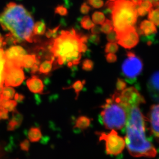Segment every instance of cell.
I'll return each instance as SVG.
<instances>
[{"label": "cell", "mask_w": 159, "mask_h": 159, "mask_svg": "<svg viewBox=\"0 0 159 159\" xmlns=\"http://www.w3.org/2000/svg\"><path fill=\"white\" fill-rule=\"evenodd\" d=\"M140 105H133L129 110L126 125L125 140L129 153L135 158H155L156 148L146 135V119Z\"/></svg>", "instance_id": "obj_1"}, {"label": "cell", "mask_w": 159, "mask_h": 159, "mask_svg": "<svg viewBox=\"0 0 159 159\" xmlns=\"http://www.w3.org/2000/svg\"><path fill=\"white\" fill-rule=\"evenodd\" d=\"M0 24L5 30H9L17 38L33 42L34 19L22 5L10 2L0 14Z\"/></svg>", "instance_id": "obj_2"}, {"label": "cell", "mask_w": 159, "mask_h": 159, "mask_svg": "<svg viewBox=\"0 0 159 159\" xmlns=\"http://www.w3.org/2000/svg\"><path fill=\"white\" fill-rule=\"evenodd\" d=\"M80 34L75 30L62 31L57 36L52 45L51 51L54 58H57L59 65H66L70 68H73L80 63L82 56Z\"/></svg>", "instance_id": "obj_3"}, {"label": "cell", "mask_w": 159, "mask_h": 159, "mask_svg": "<svg viewBox=\"0 0 159 159\" xmlns=\"http://www.w3.org/2000/svg\"><path fill=\"white\" fill-rule=\"evenodd\" d=\"M106 5L111 12L114 30L117 38L135 28L138 17L137 6L130 0L108 1Z\"/></svg>", "instance_id": "obj_4"}, {"label": "cell", "mask_w": 159, "mask_h": 159, "mask_svg": "<svg viewBox=\"0 0 159 159\" xmlns=\"http://www.w3.org/2000/svg\"><path fill=\"white\" fill-rule=\"evenodd\" d=\"M101 108V119L106 128L119 130L126 126L130 108L120 101L119 92L107 99Z\"/></svg>", "instance_id": "obj_5"}, {"label": "cell", "mask_w": 159, "mask_h": 159, "mask_svg": "<svg viewBox=\"0 0 159 159\" xmlns=\"http://www.w3.org/2000/svg\"><path fill=\"white\" fill-rule=\"evenodd\" d=\"M127 57L122 64V75L125 81L134 84L142 72L143 64L141 59L131 51H128Z\"/></svg>", "instance_id": "obj_6"}, {"label": "cell", "mask_w": 159, "mask_h": 159, "mask_svg": "<svg viewBox=\"0 0 159 159\" xmlns=\"http://www.w3.org/2000/svg\"><path fill=\"white\" fill-rule=\"evenodd\" d=\"M100 141H104L107 155L117 156L122 153L126 146L125 138L119 135L116 130L108 133L98 132Z\"/></svg>", "instance_id": "obj_7"}, {"label": "cell", "mask_w": 159, "mask_h": 159, "mask_svg": "<svg viewBox=\"0 0 159 159\" xmlns=\"http://www.w3.org/2000/svg\"><path fill=\"white\" fill-rule=\"evenodd\" d=\"M119 96L120 101L129 108L133 105H140L145 103L144 97L134 87L125 89L119 93Z\"/></svg>", "instance_id": "obj_8"}, {"label": "cell", "mask_w": 159, "mask_h": 159, "mask_svg": "<svg viewBox=\"0 0 159 159\" xmlns=\"http://www.w3.org/2000/svg\"><path fill=\"white\" fill-rule=\"evenodd\" d=\"M25 79L24 72L21 67H15L10 69H4V83L6 86H19Z\"/></svg>", "instance_id": "obj_9"}, {"label": "cell", "mask_w": 159, "mask_h": 159, "mask_svg": "<svg viewBox=\"0 0 159 159\" xmlns=\"http://www.w3.org/2000/svg\"><path fill=\"white\" fill-rule=\"evenodd\" d=\"M139 42V36L136 27L117 38V43L128 49H131L135 47Z\"/></svg>", "instance_id": "obj_10"}, {"label": "cell", "mask_w": 159, "mask_h": 159, "mask_svg": "<svg viewBox=\"0 0 159 159\" xmlns=\"http://www.w3.org/2000/svg\"><path fill=\"white\" fill-rule=\"evenodd\" d=\"M149 121L152 134L159 142V104L152 105L150 108Z\"/></svg>", "instance_id": "obj_11"}, {"label": "cell", "mask_w": 159, "mask_h": 159, "mask_svg": "<svg viewBox=\"0 0 159 159\" xmlns=\"http://www.w3.org/2000/svg\"><path fill=\"white\" fill-rule=\"evenodd\" d=\"M147 90L152 100L159 103V71L154 72L149 79Z\"/></svg>", "instance_id": "obj_12"}, {"label": "cell", "mask_w": 159, "mask_h": 159, "mask_svg": "<svg viewBox=\"0 0 159 159\" xmlns=\"http://www.w3.org/2000/svg\"><path fill=\"white\" fill-rule=\"evenodd\" d=\"M25 54V51L22 47L18 46H12L7 50L4 53V59L5 60H13L21 63L23 56Z\"/></svg>", "instance_id": "obj_13"}, {"label": "cell", "mask_w": 159, "mask_h": 159, "mask_svg": "<svg viewBox=\"0 0 159 159\" xmlns=\"http://www.w3.org/2000/svg\"><path fill=\"white\" fill-rule=\"evenodd\" d=\"M137 32L141 35L149 36L157 33L156 26L150 20H145L140 25V27L137 30Z\"/></svg>", "instance_id": "obj_14"}, {"label": "cell", "mask_w": 159, "mask_h": 159, "mask_svg": "<svg viewBox=\"0 0 159 159\" xmlns=\"http://www.w3.org/2000/svg\"><path fill=\"white\" fill-rule=\"evenodd\" d=\"M26 84L30 92L33 93L41 94L43 92V83L40 79L35 75L27 80Z\"/></svg>", "instance_id": "obj_15"}, {"label": "cell", "mask_w": 159, "mask_h": 159, "mask_svg": "<svg viewBox=\"0 0 159 159\" xmlns=\"http://www.w3.org/2000/svg\"><path fill=\"white\" fill-rule=\"evenodd\" d=\"M28 138L32 143H36L40 141L42 134L41 129L37 127H32L28 131Z\"/></svg>", "instance_id": "obj_16"}, {"label": "cell", "mask_w": 159, "mask_h": 159, "mask_svg": "<svg viewBox=\"0 0 159 159\" xmlns=\"http://www.w3.org/2000/svg\"><path fill=\"white\" fill-rule=\"evenodd\" d=\"M37 62V59L35 55H25L23 56L22 60V67L30 68Z\"/></svg>", "instance_id": "obj_17"}, {"label": "cell", "mask_w": 159, "mask_h": 159, "mask_svg": "<svg viewBox=\"0 0 159 159\" xmlns=\"http://www.w3.org/2000/svg\"><path fill=\"white\" fill-rule=\"evenodd\" d=\"M15 90L11 86L3 87V90L0 94V98L2 100H9L12 99L15 95Z\"/></svg>", "instance_id": "obj_18"}, {"label": "cell", "mask_w": 159, "mask_h": 159, "mask_svg": "<svg viewBox=\"0 0 159 159\" xmlns=\"http://www.w3.org/2000/svg\"><path fill=\"white\" fill-rule=\"evenodd\" d=\"M90 123V119L86 116H82L77 119L74 127L80 129H84L89 126Z\"/></svg>", "instance_id": "obj_19"}, {"label": "cell", "mask_w": 159, "mask_h": 159, "mask_svg": "<svg viewBox=\"0 0 159 159\" xmlns=\"http://www.w3.org/2000/svg\"><path fill=\"white\" fill-rule=\"evenodd\" d=\"M85 84H86V81L85 80H83V81L78 80V81H76L73 84H72V85L70 86L69 87H67V88H64L63 89H74L75 94H76V99H77L78 96L80 95V92H81L82 89H83Z\"/></svg>", "instance_id": "obj_20"}, {"label": "cell", "mask_w": 159, "mask_h": 159, "mask_svg": "<svg viewBox=\"0 0 159 159\" xmlns=\"http://www.w3.org/2000/svg\"><path fill=\"white\" fill-rule=\"evenodd\" d=\"M148 18L156 26H159V7H153L149 12Z\"/></svg>", "instance_id": "obj_21"}, {"label": "cell", "mask_w": 159, "mask_h": 159, "mask_svg": "<svg viewBox=\"0 0 159 159\" xmlns=\"http://www.w3.org/2000/svg\"><path fill=\"white\" fill-rule=\"evenodd\" d=\"M54 60V57H53L51 60H45L43 63H42L39 67V72L41 74L48 75L51 71Z\"/></svg>", "instance_id": "obj_22"}, {"label": "cell", "mask_w": 159, "mask_h": 159, "mask_svg": "<svg viewBox=\"0 0 159 159\" xmlns=\"http://www.w3.org/2000/svg\"><path fill=\"white\" fill-rule=\"evenodd\" d=\"M46 26L43 21H38L34 26V35H43L45 33Z\"/></svg>", "instance_id": "obj_23"}, {"label": "cell", "mask_w": 159, "mask_h": 159, "mask_svg": "<svg viewBox=\"0 0 159 159\" xmlns=\"http://www.w3.org/2000/svg\"><path fill=\"white\" fill-rule=\"evenodd\" d=\"M17 102L16 100H2L1 107H3L8 112H13L16 110L17 107Z\"/></svg>", "instance_id": "obj_24"}, {"label": "cell", "mask_w": 159, "mask_h": 159, "mask_svg": "<svg viewBox=\"0 0 159 159\" xmlns=\"http://www.w3.org/2000/svg\"><path fill=\"white\" fill-rule=\"evenodd\" d=\"M104 13L101 12H95L92 15V20L96 24H102L105 21Z\"/></svg>", "instance_id": "obj_25"}, {"label": "cell", "mask_w": 159, "mask_h": 159, "mask_svg": "<svg viewBox=\"0 0 159 159\" xmlns=\"http://www.w3.org/2000/svg\"><path fill=\"white\" fill-rule=\"evenodd\" d=\"M101 27V31L104 34H107L111 32L114 30V26L112 21L109 19L105 20V21L102 23Z\"/></svg>", "instance_id": "obj_26"}, {"label": "cell", "mask_w": 159, "mask_h": 159, "mask_svg": "<svg viewBox=\"0 0 159 159\" xmlns=\"http://www.w3.org/2000/svg\"><path fill=\"white\" fill-rule=\"evenodd\" d=\"M80 24L82 27L86 30H90L95 26L93 22L90 19V17L86 16L84 17L80 20Z\"/></svg>", "instance_id": "obj_27"}, {"label": "cell", "mask_w": 159, "mask_h": 159, "mask_svg": "<svg viewBox=\"0 0 159 159\" xmlns=\"http://www.w3.org/2000/svg\"><path fill=\"white\" fill-rule=\"evenodd\" d=\"M4 59L0 58V94L3 90L4 83Z\"/></svg>", "instance_id": "obj_28"}, {"label": "cell", "mask_w": 159, "mask_h": 159, "mask_svg": "<svg viewBox=\"0 0 159 159\" xmlns=\"http://www.w3.org/2000/svg\"><path fill=\"white\" fill-rule=\"evenodd\" d=\"M119 50V46L116 42H109L106 45L105 51L107 53H115Z\"/></svg>", "instance_id": "obj_29"}, {"label": "cell", "mask_w": 159, "mask_h": 159, "mask_svg": "<svg viewBox=\"0 0 159 159\" xmlns=\"http://www.w3.org/2000/svg\"><path fill=\"white\" fill-rule=\"evenodd\" d=\"M94 62L89 59H85L82 63V69L86 71H90L93 69Z\"/></svg>", "instance_id": "obj_30"}, {"label": "cell", "mask_w": 159, "mask_h": 159, "mask_svg": "<svg viewBox=\"0 0 159 159\" xmlns=\"http://www.w3.org/2000/svg\"><path fill=\"white\" fill-rule=\"evenodd\" d=\"M127 86V83L124 80L122 79H117L116 83V91L121 92L126 89Z\"/></svg>", "instance_id": "obj_31"}, {"label": "cell", "mask_w": 159, "mask_h": 159, "mask_svg": "<svg viewBox=\"0 0 159 159\" xmlns=\"http://www.w3.org/2000/svg\"><path fill=\"white\" fill-rule=\"evenodd\" d=\"M11 119L17 122L18 125L20 126L23 120V116L20 113L15 110L12 112V117Z\"/></svg>", "instance_id": "obj_32"}, {"label": "cell", "mask_w": 159, "mask_h": 159, "mask_svg": "<svg viewBox=\"0 0 159 159\" xmlns=\"http://www.w3.org/2000/svg\"><path fill=\"white\" fill-rule=\"evenodd\" d=\"M140 6L142 7L147 12H149L153 7V4L150 0H143Z\"/></svg>", "instance_id": "obj_33"}, {"label": "cell", "mask_w": 159, "mask_h": 159, "mask_svg": "<svg viewBox=\"0 0 159 159\" xmlns=\"http://www.w3.org/2000/svg\"><path fill=\"white\" fill-rule=\"evenodd\" d=\"M55 12L56 14H59L62 16H66L68 15V11L66 8L63 5H59L56 8Z\"/></svg>", "instance_id": "obj_34"}, {"label": "cell", "mask_w": 159, "mask_h": 159, "mask_svg": "<svg viewBox=\"0 0 159 159\" xmlns=\"http://www.w3.org/2000/svg\"><path fill=\"white\" fill-rule=\"evenodd\" d=\"M89 41L91 44L98 45L101 42L100 36L98 34H92L89 35Z\"/></svg>", "instance_id": "obj_35"}, {"label": "cell", "mask_w": 159, "mask_h": 159, "mask_svg": "<svg viewBox=\"0 0 159 159\" xmlns=\"http://www.w3.org/2000/svg\"><path fill=\"white\" fill-rule=\"evenodd\" d=\"M20 148L21 150L24 152H29L30 148V141L27 139L24 140L20 143Z\"/></svg>", "instance_id": "obj_36"}, {"label": "cell", "mask_w": 159, "mask_h": 159, "mask_svg": "<svg viewBox=\"0 0 159 159\" xmlns=\"http://www.w3.org/2000/svg\"><path fill=\"white\" fill-rule=\"evenodd\" d=\"M88 3L95 8H99L104 6V2L102 0H92L88 1Z\"/></svg>", "instance_id": "obj_37"}, {"label": "cell", "mask_w": 159, "mask_h": 159, "mask_svg": "<svg viewBox=\"0 0 159 159\" xmlns=\"http://www.w3.org/2000/svg\"><path fill=\"white\" fill-rule=\"evenodd\" d=\"M60 26H58L55 27V29H48V31L46 33V36L48 38L51 37H56L57 36V32H58Z\"/></svg>", "instance_id": "obj_38"}, {"label": "cell", "mask_w": 159, "mask_h": 159, "mask_svg": "<svg viewBox=\"0 0 159 159\" xmlns=\"http://www.w3.org/2000/svg\"><path fill=\"white\" fill-rule=\"evenodd\" d=\"M107 39L109 42H117V35L116 31L113 30L109 33H108L107 36Z\"/></svg>", "instance_id": "obj_39"}, {"label": "cell", "mask_w": 159, "mask_h": 159, "mask_svg": "<svg viewBox=\"0 0 159 159\" xmlns=\"http://www.w3.org/2000/svg\"><path fill=\"white\" fill-rule=\"evenodd\" d=\"M19 127V125H18L17 122L11 119V120H9V123H8L7 130L9 131H14L17 129Z\"/></svg>", "instance_id": "obj_40"}, {"label": "cell", "mask_w": 159, "mask_h": 159, "mask_svg": "<svg viewBox=\"0 0 159 159\" xmlns=\"http://www.w3.org/2000/svg\"><path fill=\"white\" fill-rule=\"evenodd\" d=\"M8 118V111L3 107H0V120H7Z\"/></svg>", "instance_id": "obj_41"}, {"label": "cell", "mask_w": 159, "mask_h": 159, "mask_svg": "<svg viewBox=\"0 0 159 159\" xmlns=\"http://www.w3.org/2000/svg\"><path fill=\"white\" fill-rule=\"evenodd\" d=\"M107 62L109 63H113L116 62L117 56L114 53H108L106 55Z\"/></svg>", "instance_id": "obj_42"}, {"label": "cell", "mask_w": 159, "mask_h": 159, "mask_svg": "<svg viewBox=\"0 0 159 159\" xmlns=\"http://www.w3.org/2000/svg\"><path fill=\"white\" fill-rule=\"evenodd\" d=\"M91 7L90 6L88 5L86 3H84L81 4L80 7V12L83 14H87L90 12Z\"/></svg>", "instance_id": "obj_43"}, {"label": "cell", "mask_w": 159, "mask_h": 159, "mask_svg": "<svg viewBox=\"0 0 159 159\" xmlns=\"http://www.w3.org/2000/svg\"><path fill=\"white\" fill-rule=\"evenodd\" d=\"M137 12L138 15L140 16H144L147 14V12L141 6H137Z\"/></svg>", "instance_id": "obj_44"}, {"label": "cell", "mask_w": 159, "mask_h": 159, "mask_svg": "<svg viewBox=\"0 0 159 159\" xmlns=\"http://www.w3.org/2000/svg\"><path fill=\"white\" fill-rule=\"evenodd\" d=\"M14 98L17 102H23L25 99V96L24 95L18 93L15 94V95L14 96Z\"/></svg>", "instance_id": "obj_45"}, {"label": "cell", "mask_w": 159, "mask_h": 159, "mask_svg": "<svg viewBox=\"0 0 159 159\" xmlns=\"http://www.w3.org/2000/svg\"><path fill=\"white\" fill-rule=\"evenodd\" d=\"M101 32V27L98 26H94L91 28V33L93 34L99 35Z\"/></svg>", "instance_id": "obj_46"}, {"label": "cell", "mask_w": 159, "mask_h": 159, "mask_svg": "<svg viewBox=\"0 0 159 159\" xmlns=\"http://www.w3.org/2000/svg\"><path fill=\"white\" fill-rule=\"evenodd\" d=\"M80 39L83 43L87 44L89 41V34L80 35Z\"/></svg>", "instance_id": "obj_47"}, {"label": "cell", "mask_w": 159, "mask_h": 159, "mask_svg": "<svg viewBox=\"0 0 159 159\" xmlns=\"http://www.w3.org/2000/svg\"><path fill=\"white\" fill-rule=\"evenodd\" d=\"M30 68H31V73L33 74H35L39 70V67L37 64L34 65Z\"/></svg>", "instance_id": "obj_48"}, {"label": "cell", "mask_w": 159, "mask_h": 159, "mask_svg": "<svg viewBox=\"0 0 159 159\" xmlns=\"http://www.w3.org/2000/svg\"><path fill=\"white\" fill-rule=\"evenodd\" d=\"M2 46H4V38L3 37L1 36V35L0 34V48H1Z\"/></svg>", "instance_id": "obj_49"}, {"label": "cell", "mask_w": 159, "mask_h": 159, "mask_svg": "<svg viewBox=\"0 0 159 159\" xmlns=\"http://www.w3.org/2000/svg\"><path fill=\"white\" fill-rule=\"evenodd\" d=\"M150 1L152 2L153 4H156V3H159V0H150Z\"/></svg>", "instance_id": "obj_50"}, {"label": "cell", "mask_w": 159, "mask_h": 159, "mask_svg": "<svg viewBox=\"0 0 159 159\" xmlns=\"http://www.w3.org/2000/svg\"><path fill=\"white\" fill-rule=\"evenodd\" d=\"M109 1H112V2H114L116 1V0H109Z\"/></svg>", "instance_id": "obj_51"}, {"label": "cell", "mask_w": 159, "mask_h": 159, "mask_svg": "<svg viewBox=\"0 0 159 159\" xmlns=\"http://www.w3.org/2000/svg\"><path fill=\"white\" fill-rule=\"evenodd\" d=\"M92 1V0H88V1Z\"/></svg>", "instance_id": "obj_52"}, {"label": "cell", "mask_w": 159, "mask_h": 159, "mask_svg": "<svg viewBox=\"0 0 159 159\" xmlns=\"http://www.w3.org/2000/svg\"></svg>", "instance_id": "obj_53"}]
</instances>
